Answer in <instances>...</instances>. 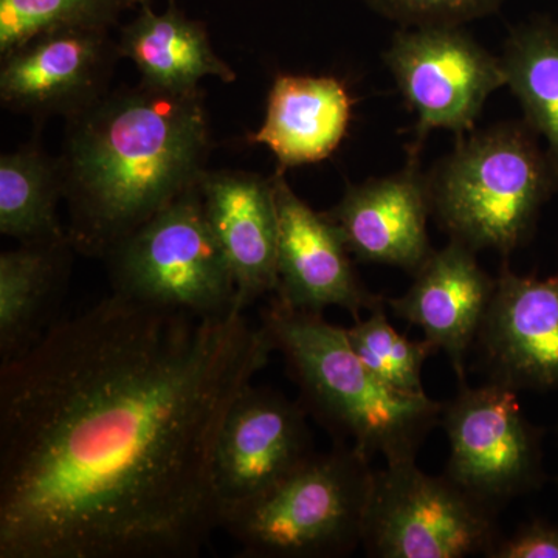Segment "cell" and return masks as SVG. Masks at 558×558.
<instances>
[{
  "label": "cell",
  "instance_id": "6da1fadb",
  "mask_svg": "<svg viewBox=\"0 0 558 558\" xmlns=\"http://www.w3.org/2000/svg\"><path fill=\"white\" fill-rule=\"evenodd\" d=\"M274 344L244 312L110 293L0 365V558H191L227 414Z\"/></svg>",
  "mask_w": 558,
  "mask_h": 558
},
{
  "label": "cell",
  "instance_id": "7a4b0ae2",
  "mask_svg": "<svg viewBox=\"0 0 558 558\" xmlns=\"http://www.w3.org/2000/svg\"><path fill=\"white\" fill-rule=\"evenodd\" d=\"M211 140L201 87L172 92L140 81L69 117L58 161L73 250L105 259L197 189Z\"/></svg>",
  "mask_w": 558,
  "mask_h": 558
},
{
  "label": "cell",
  "instance_id": "3957f363",
  "mask_svg": "<svg viewBox=\"0 0 558 558\" xmlns=\"http://www.w3.org/2000/svg\"><path fill=\"white\" fill-rule=\"evenodd\" d=\"M322 314L295 310L275 296L260 312V326L284 359L301 405L336 442L369 459H416L440 422L444 403L427 395H402L377 379L355 354L347 329L330 325Z\"/></svg>",
  "mask_w": 558,
  "mask_h": 558
},
{
  "label": "cell",
  "instance_id": "277c9868",
  "mask_svg": "<svg viewBox=\"0 0 558 558\" xmlns=\"http://www.w3.org/2000/svg\"><path fill=\"white\" fill-rule=\"evenodd\" d=\"M526 123H506L459 137L428 178L432 215L451 240L501 256L531 240L558 172Z\"/></svg>",
  "mask_w": 558,
  "mask_h": 558
},
{
  "label": "cell",
  "instance_id": "5b68a950",
  "mask_svg": "<svg viewBox=\"0 0 558 558\" xmlns=\"http://www.w3.org/2000/svg\"><path fill=\"white\" fill-rule=\"evenodd\" d=\"M371 459L333 444L256 501L223 519L220 529L248 558H336L362 545L373 492Z\"/></svg>",
  "mask_w": 558,
  "mask_h": 558
},
{
  "label": "cell",
  "instance_id": "8992f818",
  "mask_svg": "<svg viewBox=\"0 0 558 558\" xmlns=\"http://www.w3.org/2000/svg\"><path fill=\"white\" fill-rule=\"evenodd\" d=\"M105 259L112 292L135 303L196 317L242 312L233 271L209 226L199 186L138 227Z\"/></svg>",
  "mask_w": 558,
  "mask_h": 558
},
{
  "label": "cell",
  "instance_id": "52a82bcc",
  "mask_svg": "<svg viewBox=\"0 0 558 558\" xmlns=\"http://www.w3.org/2000/svg\"><path fill=\"white\" fill-rule=\"evenodd\" d=\"M497 512L416 459L387 462L374 472L362 546L376 558L487 557L501 538Z\"/></svg>",
  "mask_w": 558,
  "mask_h": 558
},
{
  "label": "cell",
  "instance_id": "ba28073f",
  "mask_svg": "<svg viewBox=\"0 0 558 558\" xmlns=\"http://www.w3.org/2000/svg\"><path fill=\"white\" fill-rule=\"evenodd\" d=\"M517 392L495 381L464 384L440 416L450 444L446 475L497 510L545 480L542 429L523 413Z\"/></svg>",
  "mask_w": 558,
  "mask_h": 558
},
{
  "label": "cell",
  "instance_id": "9c48e42d",
  "mask_svg": "<svg viewBox=\"0 0 558 558\" xmlns=\"http://www.w3.org/2000/svg\"><path fill=\"white\" fill-rule=\"evenodd\" d=\"M384 60L418 119L413 156L429 131H472L487 98L506 86L501 58L459 27L400 32Z\"/></svg>",
  "mask_w": 558,
  "mask_h": 558
},
{
  "label": "cell",
  "instance_id": "30bf717a",
  "mask_svg": "<svg viewBox=\"0 0 558 558\" xmlns=\"http://www.w3.org/2000/svg\"><path fill=\"white\" fill-rule=\"evenodd\" d=\"M314 453L301 402L250 384L234 400L216 446L213 480L219 527L226 517L269 494Z\"/></svg>",
  "mask_w": 558,
  "mask_h": 558
},
{
  "label": "cell",
  "instance_id": "8fae6325",
  "mask_svg": "<svg viewBox=\"0 0 558 558\" xmlns=\"http://www.w3.org/2000/svg\"><path fill=\"white\" fill-rule=\"evenodd\" d=\"M119 43L109 28L69 27L43 33L2 57L0 100L35 119H65L109 92Z\"/></svg>",
  "mask_w": 558,
  "mask_h": 558
},
{
  "label": "cell",
  "instance_id": "7c38bea8",
  "mask_svg": "<svg viewBox=\"0 0 558 558\" xmlns=\"http://www.w3.org/2000/svg\"><path fill=\"white\" fill-rule=\"evenodd\" d=\"M473 348L487 381L515 391L558 389V274L521 277L502 264Z\"/></svg>",
  "mask_w": 558,
  "mask_h": 558
},
{
  "label": "cell",
  "instance_id": "4fadbf2b",
  "mask_svg": "<svg viewBox=\"0 0 558 558\" xmlns=\"http://www.w3.org/2000/svg\"><path fill=\"white\" fill-rule=\"evenodd\" d=\"M277 196L278 286L274 296L295 310L323 312L341 307L359 319L384 296L374 295L360 281L349 258V248L339 227L326 213L314 211L275 172Z\"/></svg>",
  "mask_w": 558,
  "mask_h": 558
},
{
  "label": "cell",
  "instance_id": "5bb4252c",
  "mask_svg": "<svg viewBox=\"0 0 558 558\" xmlns=\"http://www.w3.org/2000/svg\"><path fill=\"white\" fill-rule=\"evenodd\" d=\"M475 253L457 240L433 250L405 295L387 300L400 319L421 328L436 351L446 352L459 385L468 384L465 357L497 288V278L481 269Z\"/></svg>",
  "mask_w": 558,
  "mask_h": 558
},
{
  "label": "cell",
  "instance_id": "9a60e30c",
  "mask_svg": "<svg viewBox=\"0 0 558 558\" xmlns=\"http://www.w3.org/2000/svg\"><path fill=\"white\" fill-rule=\"evenodd\" d=\"M326 215L339 227L349 252L363 263L387 264L414 275L432 255L428 178L414 161L398 174L349 185Z\"/></svg>",
  "mask_w": 558,
  "mask_h": 558
},
{
  "label": "cell",
  "instance_id": "2e32d148",
  "mask_svg": "<svg viewBox=\"0 0 558 558\" xmlns=\"http://www.w3.org/2000/svg\"><path fill=\"white\" fill-rule=\"evenodd\" d=\"M202 202L233 271L238 310L275 293L279 220L274 178L247 171H207Z\"/></svg>",
  "mask_w": 558,
  "mask_h": 558
},
{
  "label": "cell",
  "instance_id": "e0dca14e",
  "mask_svg": "<svg viewBox=\"0 0 558 558\" xmlns=\"http://www.w3.org/2000/svg\"><path fill=\"white\" fill-rule=\"evenodd\" d=\"M352 98L333 76L278 75L267 97L266 119L248 140L267 146L278 172L329 159L343 142Z\"/></svg>",
  "mask_w": 558,
  "mask_h": 558
},
{
  "label": "cell",
  "instance_id": "ac0fdd59",
  "mask_svg": "<svg viewBox=\"0 0 558 558\" xmlns=\"http://www.w3.org/2000/svg\"><path fill=\"white\" fill-rule=\"evenodd\" d=\"M121 58L134 62L142 83L159 89H197L201 80L213 76L233 83L236 73L213 50L207 27L190 20L171 0L163 13L143 3L138 16L120 33Z\"/></svg>",
  "mask_w": 558,
  "mask_h": 558
},
{
  "label": "cell",
  "instance_id": "d6986e66",
  "mask_svg": "<svg viewBox=\"0 0 558 558\" xmlns=\"http://www.w3.org/2000/svg\"><path fill=\"white\" fill-rule=\"evenodd\" d=\"M72 252L64 240L21 244L0 255V365L24 354L57 322Z\"/></svg>",
  "mask_w": 558,
  "mask_h": 558
},
{
  "label": "cell",
  "instance_id": "ffe728a7",
  "mask_svg": "<svg viewBox=\"0 0 558 558\" xmlns=\"http://www.w3.org/2000/svg\"><path fill=\"white\" fill-rule=\"evenodd\" d=\"M64 199L60 161L38 143L0 157V233L21 244L69 240L58 218Z\"/></svg>",
  "mask_w": 558,
  "mask_h": 558
},
{
  "label": "cell",
  "instance_id": "44dd1931",
  "mask_svg": "<svg viewBox=\"0 0 558 558\" xmlns=\"http://www.w3.org/2000/svg\"><path fill=\"white\" fill-rule=\"evenodd\" d=\"M499 58L524 123L545 140L558 172V25L548 17L524 22L510 32Z\"/></svg>",
  "mask_w": 558,
  "mask_h": 558
},
{
  "label": "cell",
  "instance_id": "7402d4cb",
  "mask_svg": "<svg viewBox=\"0 0 558 558\" xmlns=\"http://www.w3.org/2000/svg\"><path fill=\"white\" fill-rule=\"evenodd\" d=\"M387 300L369 311L368 318L355 319L347 329L349 343L355 354L368 366L377 379L395 391L409 396H424L422 368L425 360L436 354V348L427 340L413 341L389 325Z\"/></svg>",
  "mask_w": 558,
  "mask_h": 558
},
{
  "label": "cell",
  "instance_id": "603a6c76",
  "mask_svg": "<svg viewBox=\"0 0 558 558\" xmlns=\"http://www.w3.org/2000/svg\"><path fill=\"white\" fill-rule=\"evenodd\" d=\"M137 0H0V57L43 33L69 27L110 28Z\"/></svg>",
  "mask_w": 558,
  "mask_h": 558
},
{
  "label": "cell",
  "instance_id": "cb8c5ba5",
  "mask_svg": "<svg viewBox=\"0 0 558 558\" xmlns=\"http://www.w3.org/2000/svg\"><path fill=\"white\" fill-rule=\"evenodd\" d=\"M388 20L407 27H459L495 13L505 0H365Z\"/></svg>",
  "mask_w": 558,
  "mask_h": 558
},
{
  "label": "cell",
  "instance_id": "d4e9b609",
  "mask_svg": "<svg viewBox=\"0 0 558 558\" xmlns=\"http://www.w3.org/2000/svg\"><path fill=\"white\" fill-rule=\"evenodd\" d=\"M488 558H558V526L543 520L521 524L509 537L498 539Z\"/></svg>",
  "mask_w": 558,
  "mask_h": 558
},
{
  "label": "cell",
  "instance_id": "484cf974",
  "mask_svg": "<svg viewBox=\"0 0 558 558\" xmlns=\"http://www.w3.org/2000/svg\"><path fill=\"white\" fill-rule=\"evenodd\" d=\"M148 2V0H137V3H140V5H143V3H146Z\"/></svg>",
  "mask_w": 558,
  "mask_h": 558
}]
</instances>
